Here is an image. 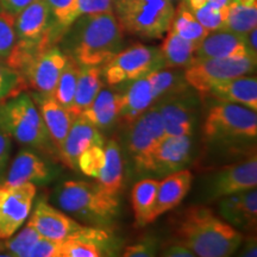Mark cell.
Returning <instances> with one entry per match:
<instances>
[{
  "mask_svg": "<svg viewBox=\"0 0 257 257\" xmlns=\"http://www.w3.org/2000/svg\"><path fill=\"white\" fill-rule=\"evenodd\" d=\"M41 234L35 230V227L30 224H27L17 234H12L4 243L5 251L10 252L9 256L27 257L34 244L41 238Z\"/></svg>",
  "mask_w": 257,
  "mask_h": 257,
  "instance_id": "obj_34",
  "label": "cell"
},
{
  "mask_svg": "<svg viewBox=\"0 0 257 257\" xmlns=\"http://www.w3.org/2000/svg\"><path fill=\"white\" fill-rule=\"evenodd\" d=\"M105 249L86 239L61 240V257H100Z\"/></svg>",
  "mask_w": 257,
  "mask_h": 257,
  "instance_id": "obj_36",
  "label": "cell"
},
{
  "mask_svg": "<svg viewBox=\"0 0 257 257\" xmlns=\"http://www.w3.org/2000/svg\"><path fill=\"white\" fill-rule=\"evenodd\" d=\"M157 189H159V181L154 179H144L135 185L131 193V200H133L136 226H147L148 224H152L155 220L154 210H155Z\"/></svg>",
  "mask_w": 257,
  "mask_h": 257,
  "instance_id": "obj_27",
  "label": "cell"
},
{
  "mask_svg": "<svg viewBox=\"0 0 257 257\" xmlns=\"http://www.w3.org/2000/svg\"><path fill=\"white\" fill-rule=\"evenodd\" d=\"M221 218L227 223L243 230H252L257 223L256 188L221 198L219 205Z\"/></svg>",
  "mask_w": 257,
  "mask_h": 257,
  "instance_id": "obj_18",
  "label": "cell"
},
{
  "mask_svg": "<svg viewBox=\"0 0 257 257\" xmlns=\"http://www.w3.org/2000/svg\"><path fill=\"white\" fill-rule=\"evenodd\" d=\"M119 106L120 93L108 88H101L92 104L79 115L88 120L96 128L104 130L112 126L118 120Z\"/></svg>",
  "mask_w": 257,
  "mask_h": 257,
  "instance_id": "obj_25",
  "label": "cell"
},
{
  "mask_svg": "<svg viewBox=\"0 0 257 257\" xmlns=\"http://www.w3.org/2000/svg\"><path fill=\"white\" fill-rule=\"evenodd\" d=\"M34 0H0V6L4 11L17 16L22 10L30 5Z\"/></svg>",
  "mask_w": 257,
  "mask_h": 257,
  "instance_id": "obj_44",
  "label": "cell"
},
{
  "mask_svg": "<svg viewBox=\"0 0 257 257\" xmlns=\"http://www.w3.org/2000/svg\"><path fill=\"white\" fill-rule=\"evenodd\" d=\"M162 256L168 257H193L195 256L194 252L191 249H188L184 243L180 242L179 239L170 240V242L166 243L162 248Z\"/></svg>",
  "mask_w": 257,
  "mask_h": 257,
  "instance_id": "obj_42",
  "label": "cell"
},
{
  "mask_svg": "<svg viewBox=\"0 0 257 257\" xmlns=\"http://www.w3.org/2000/svg\"><path fill=\"white\" fill-rule=\"evenodd\" d=\"M49 179L50 172L47 163L37 154L29 150H22L12 161L3 186L15 187L27 182L43 184Z\"/></svg>",
  "mask_w": 257,
  "mask_h": 257,
  "instance_id": "obj_22",
  "label": "cell"
},
{
  "mask_svg": "<svg viewBox=\"0 0 257 257\" xmlns=\"http://www.w3.org/2000/svg\"><path fill=\"white\" fill-rule=\"evenodd\" d=\"M204 135L210 141L255 140L257 136L256 111L239 104L218 101L206 115Z\"/></svg>",
  "mask_w": 257,
  "mask_h": 257,
  "instance_id": "obj_6",
  "label": "cell"
},
{
  "mask_svg": "<svg viewBox=\"0 0 257 257\" xmlns=\"http://www.w3.org/2000/svg\"><path fill=\"white\" fill-rule=\"evenodd\" d=\"M105 143L104 137L94 125L76 115L64 138L59 154L62 162L70 169L78 168L79 157L93 146H101Z\"/></svg>",
  "mask_w": 257,
  "mask_h": 257,
  "instance_id": "obj_15",
  "label": "cell"
},
{
  "mask_svg": "<svg viewBox=\"0 0 257 257\" xmlns=\"http://www.w3.org/2000/svg\"><path fill=\"white\" fill-rule=\"evenodd\" d=\"M195 59H252L245 36L227 30L212 31L195 51Z\"/></svg>",
  "mask_w": 257,
  "mask_h": 257,
  "instance_id": "obj_16",
  "label": "cell"
},
{
  "mask_svg": "<svg viewBox=\"0 0 257 257\" xmlns=\"http://www.w3.org/2000/svg\"><path fill=\"white\" fill-rule=\"evenodd\" d=\"M112 11L123 31L157 40L168 32L175 6L170 0H112Z\"/></svg>",
  "mask_w": 257,
  "mask_h": 257,
  "instance_id": "obj_4",
  "label": "cell"
},
{
  "mask_svg": "<svg viewBox=\"0 0 257 257\" xmlns=\"http://www.w3.org/2000/svg\"><path fill=\"white\" fill-rule=\"evenodd\" d=\"M63 35L67 55L80 66H104L124 44V31L113 11L81 16Z\"/></svg>",
  "mask_w": 257,
  "mask_h": 257,
  "instance_id": "obj_1",
  "label": "cell"
},
{
  "mask_svg": "<svg viewBox=\"0 0 257 257\" xmlns=\"http://www.w3.org/2000/svg\"><path fill=\"white\" fill-rule=\"evenodd\" d=\"M78 168L112 195H118L123 186V159L114 140L86 150L79 157Z\"/></svg>",
  "mask_w": 257,
  "mask_h": 257,
  "instance_id": "obj_8",
  "label": "cell"
},
{
  "mask_svg": "<svg viewBox=\"0 0 257 257\" xmlns=\"http://www.w3.org/2000/svg\"><path fill=\"white\" fill-rule=\"evenodd\" d=\"M152 87L155 101L169 96L185 94L191 86L185 80L184 73L173 72L169 69H157L146 76Z\"/></svg>",
  "mask_w": 257,
  "mask_h": 257,
  "instance_id": "obj_29",
  "label": "cell"
},
{
  "mask_svg": "<svg viewBox=\"0 0 257 257\" xmlns=\"http://www.w3.org/2000/svg\"><path fill=\"white\" fill-rule=\"evenodd\" d=\"M191 136H166L154 156V172L170 174L187 165L191 159Z\"/></svg>",
  "mask_w": 257,
  "mask_h": 257,
  "instance_id": "obj_20",
  "label": "cell"
},
{
  "mask_svg": "<svg viewBox=\"0 0 257 257\" xmlns=\"http://www.w3.org/2000/svg\"><path fill=\"white\" fill-rule=\"evenodd\" d=\"M74 2L75 0H46L51 17H53L57 27L63 31V34L66 31L64 24H66L67 16H68V12L73 6Z\"/></svg>",
  "mask_w": 257,
  "mask_h": 257,
  "instance_id": "obj_40",
  "label": "cell"
},
{
  "mask_svg": "<svg viewBox=\"0 0 257 257\" xmlns=\"http://www.w3.org/2000/svg\"><path fill=\"white\" fill-rule=\"evenodd\" d=\"M170 2H172V3H173V4H175V3H178V2H179V0H170Z\"/></svg>",
  "mask_w": 257,
  "mask_h": 257,
  "instance_id": "obj_49",
  "label": "cell"
},
{
  "mask_svg": "<svg viewBox=\"0 0 257 257\" xmlns=\"http://www.w3.org/2000/svg\"><path fill=\"white\" fill-rule=\"evenodd\" d=\"M244 36H245L246 46H248L250 53L252 54L253 57H256L257 59V42H256L257 30H256V28L252 29L251 31H249L248 34L244 35Z\"/></svg>",
  "mask_w": 257,
  "mask_h": 257,
  "instance_id": "obj_46",
  "label": "cell"
},
{
  "mask_svg": "<svg viewBox=\"0 0 257 257\" xmlns=\"http://www.w3.org/2000/svg\"><path fill=\"white\" fill-rule=\"evenodd\" d=\"M208 2L217 6H227L232 0H208Z\"/></svg>",
  "mask_w": 257,
  "mask_h": 257,
  "instance_id": "obj_47",
  "label": "cell"
},
{
  "mask_svg": "<svg viewBox=\"0 0 257 257\" xmlns=\"http://www.w3.org/2000/svg\"><path fill=\"white\" fill-rule=\"evenodd\" d=\"M165 68L159 47L135 44L115 54L101 69L108 85L115 86L126 81L146 78L154 70Z\"/></svg>",
  "mask_w": 257,
  "mask_h": 257,
  "instance_id": "obj_7",
  "label": "cell"
},
{
  "mask_svg": "<svg viewBox=\"0 0 257 257\" xmlns=\"http://www.w3.org/2000/svg\"><path fill=\"white\" fill-rule=\"evenodd\" d=\"M256 69L252 59H195L184 72L185 80L201 98L213 86L238 76L250 75Z\"/></svg>",
  "mask_w": 257,
  "mask_h": 257,
  "instance_id": "obj_9",
  "label": "cell"
},
{
  "mask_svg": "<svg viewBox=\"0 0 257 257\" xmlns=\"http://www.w3.org/2000/svg\"><path fill=\"white\" fill-rule=\"evenodd\" d=\"M198 47L169 28L167 37L160 47L165 68H187L195 61Z\"/></svg>",
  "mask_w": 257,
  "mask_h": 257,
  "instance_id": "obj_28",
  "label": "cell"
},
{
  "mask_svg": "<svg viewBox=\"0 0 257 257\" xmlns=\"http://www.w3.org/2000/svg\"><path fill=\"white\" fill-rule=\"evenodd\" d=\"M101 76L102 73L99 67L80 66L73 104L68 108L74 117L79 115L85 108H87L100 92L102 88Z\"/></svg>",
  "mask_w": 257,
  "mask_h": 257,
  "instance_id": "obj_26",
  "label": "cell"
},
{
  "mask_svg": "<svg viewBox=\"0 0 257 257\" xmlns=\"http://www.w3.org/2000/svg\"><path fill=\"white\" fill-rule=\"evenodd\" d=\"M27 257H61V242L41 237L29 250Z\"/></svg>",
  "mask_w": 257,
  "mask_h": 257,
  "instance_id": "obj_39",
  "label": "cell"
},
{
  "mask_svg": "<svg viewBox=\"0 0 257 257\" xmlns=\"http://www.w3.org/2000/svg\"><path fill=\"white\" fill-rule=\"evenodd\" d=\"M112 11V0H75L66 19V30L75 19L85 15Z\"/></svg>",
  "mask_w": 257,
  "mask_h": 257,
  "instance_id": "obj_37",
  "label": "cell"
},
{
  "mask_svg": "<svg viewBox=\"0 0 257 257\" xmlns=\"http://www.w3.org/2000/svg\"><path fill=\"white\" fill-rule=\"evenodd\" d=\"M182 95L161 99L157 104L166 136H192L194 114Z\"/></svg>",
  "mask_w": 257,
  "mask_h": 257,
  "instance_id": "obj_19",
  "label": "cell"
},
{
  "mask_svg": "<svg viewBox=\"0 0 257 257\" xmlns=\"http://www.w3.org/2000/svg\"><path fill=\"white\" fill-rule=\"evenodd\" d=\"M175 238L200 257L231 256L243 242L236 227L205 206H191L184 211L176 225Z\"/></svg>",
  "mask_w": 257,
  "mask_h": 257,
  "instance_id": "obj_2",
  "label": "cell"
},
{
  "mask_svg": "<svg viewBox=\"0 0 257 257\" xmlns=\"http://www.w3.org/2000/svg\"><path fill=\"white\" fill-rule=\"evenodd\" d=\"M32 99L37 105L42 119L50 136L51 143L59 150L75 117L70 113L68 108L61 105L53 94L36 93L32 95Z\"/></svg>",
  "mask_w": 257,
  "mask_h": 257,
  "instance_id": "obj_17",
  "label": "cell"
},
{
  "mask_svg": "<svg viewBox=\"0 0 257 257\" xmlns=\"http://www.w3.org/2000/svg\"><path fill=\"white\" fill-rule=\"evenodd\" d=\"M36 191L32 182L15 187L0 186V239L10 238L25 223L31 213Z\"/></svg>",
  "mask_w": 257,
  "mask_h": 257,
  "instance_id": "obj_11",
  "label": "cell"
},
{
  "mask_svg": "<svg viewBox=\"0 0 257 257\" xmlns=\"http://www.w3.org/2000/svg\"><path fill=\"white\" fill-rule=\"evenodd\" d=\"M204 98L221 102H232L257 111V80L255 76H238L213 86Z\"/></svg>",
  "mask_w": 257,
  "mask_h": 257,
  "instance_id": "obj_21",
  "label": "cell"
},
{
  "mask_svg": "<svg viewBox=\"0 0 257 257\" xmlns=\"http://www.w3.org/2000/svg\"><path fill=\"white\" fill-rule=\"evenodd\" d=\"M11 152V137L0 128V172L8 162Z\"/></svg>",
  "mask_w": 257,
  "mask_h": 257,
  "instance_id": "obj_43",
  "label": "cell"
},
{
  "mask_svg": "<svg viewBox=\"0 0 257 257\" xmlns=\"http://www.w3.org/2000/svg\"><path fill=\"white\" fill-rule=\"evenodd\" d=\"M25 87L21 73L0 59V101L18 94Z\"/></svg>",
  "mask_w": 257,
  "mask_h": 257,
  "instance_id": "obj_35",
  "label": "cell"
},
{
  "mask_svg": "<svg viewBox=\"0 0 257 257\" xmlns=\"http://www.w3.org/2000/svg\"><path fill=\"white\" fill-rule=\"evenodd\" d=\"M257 185V160L234 163L221 168L212 179L210 195L213 199L227 197L236 193L256 188Z\"/></svg>",
  "mask_w": 257,
  "mask_h": 257,
  "instance_id": "obj_14",
  "label": "cell"
},
{
  "mask_svg": "<svg viewBox=\"0 0 257 257\" xmlns=\"http://www.w3.org/2000/svg\"><path fill=\"white\" fill-rule=\"evenodd\" d=\"M28 223L42 237L56 242L76 238L85 226L43 200L37 202Z\"/></svg>",
  "mask_w": 257,
  "mask_h": 257,
  "instance_id": "obj_13",
  "label": "cell"
},
{
  "mask_svg": "<svg viewBox=\"0 0 257 257\" xmlns=\"http://www.w3.org/2000/svg\"><path fill=\"white\" fill-rule=\"evenodd\" d=\"M16 16L0 11V59H6L16 43Z\"/></svg>",
  "mask_w": 257,
  "mask_h": 257,
  "instance_id": "obj_38",
  "label": "cell"
},
{
  "mask_svg": "<svg viewBox=\"0 0 257 257\" xmlns=\"http://www.w3.org/2000/svg\"><path fill=\"white\" fill-rule=\"evenodd\" d=\"M0 128L23 146L49 150L50 136L37 105L28 93H18L0 104Z\"/></svg>",
  "mask_w": 257,
  "mask_h": 257,
  "instance_id": "obj_5",
  "label": "cell"
},
{
  "mask_svg": "<svg viewBox=\"0 0 257 257\" xmlns=\"http://www.w3.org/2000/svg\"><path fill=\"white\" fill-rule=\"evenodd\" d=\"M170 29L197 47L200 46L202 40L210 34V31H207L199 23L198 19L182 2H180L179 8L175 11Z\"/></svg>",
  "mask_w": 257,
  "mask_h": 257,
  "instance_id": "obj_31",
  "label": "cell"
},
{
  "mask_svg": "<svg viewBox=\"0 0 257 257\" xmlns=\"http://www.w3.org/2000/svg\"><path fill=\"white\" fill-rule=\"evenodd\" d=\"M242 2H248V0H242Z\"/></svg>",
  "mask_w": 257,
  "mask_h": 257,
  "instance_id": "obj_50",
  "label": "cell"
},
{
  "mask_svg": "<svg viewBox=\"0 0 257 257\" xmlns=\"http://www.w3.org/2000/svg\"><path fill=\"white\" fill-rule=\"evenodd\" d=\"M192 181V173L187 169H180L170 173L167 178L159 182L154 218L156 219L157 217L180 205L191 189Z\"/></svg>",
  "mask_w": 257,
  "mask_h": 257,
  "instance_id": "obj_23",
  "label": "cell"
},
{
  "mask_svg": "<svg viewBox=\"0 0 257 257\" xmlns=\"http://www.w3.org/2000/svg\"><path fill=\"white\" fill-rule=\"evenodd\" d=\"M156 255L155 243L152 240H144V242H138L131 245H127L124 249V257H152Z\"/></svg>",
  "mask_w": 257,
  "mask_h": 257,
  "instance_id": "obj_41",
  "label": "cell"
},
{
  "mask_svg": "<svg viewBox=\"0 0 257 257\" xmlns=\"http://www.w3.org/2000/svg\"><path fill=\"white\" fill-rule=\"evenodd\" d=\"M79 72L80 64L73 57L68 56L66 66L63 67L62 72L60 74V78L57 80L56 87L53 93L54 98L67 108H69L73 104Z\"/></svg>",
  "mask_w": 257,
  "mask_h": 257,
  "instance_id": "obj_32",
  "label": "cell"
},
{
  "mask_svg": "<svg viewBox=\"0 0 257 257\" xmlns=\"http://www.w3.org/2000/svg\"><path fill=\"white\" fill-rule=\"evenodd\" d=\"M257 25V0H232L227 5V18L224 30L245 35Z\"/></svg>",
  "mask_w": 257,
  "mask_h": 257,
  "instance_id": "obj_30",
  "label": "cell"
},
{
  "mask_svg": "<svg viewBox=\"0 0 257 257\" xmlns=\"http://www.w3.org/2000/svg\"><path fill=\"white\" fill-rule=\"evenodd\" d=\"M2 240V239H0ZM5 251V244L3 243V242H0V255H3L2 252H4Z\"/></svg>",
  "mask_w": 257,
  "mask_h": 257,
  "instance_id": "obj_48",
  "label": "cell"
},
{
  "mask_svg": "<svg viewBox=\"0 0 257 257\" xmlns=\"http://www.w3.org/2000/svg\"><path fill=\"white\" fill-rule=\"evenodd\" d=\"M191 12L207 31L224 30L227 18V6H217L207 2Z\"/></svg>",
  "mask_w": 257,
  "mask_h": 257,
  "instance_id": "obj_33",
  "label": "cell"
},
{
  "mask_svg": "<svg viewBox=\"0 0 257 257\" xmlns=\"http://www.w3.org/2000/svg\"><path fill=\"white\" fill-rule=\"evenodd\" d=\"M256 246L257 244L255 237H249V238L245 240V243H243L242 252H240L239 255L244 257H256Z\"/></svg>",
  "mask_w": 257,
  "mask_h": 257,
  "instance_id": "obj_45",
  "label": "cell"
},
{
  "mask_svg": "<svg viewBox=\"0 0 257 257\" xmlns=\"http://www.w3.org/2000/svg\"><path fill=\"white\" fill-rule=\"evenodd\" d=\"M61 210L92 226L108 225L117 217V195L106 192L98 184L86 181H67L56 192Z\"/></svg>",
  "mask_w": 257,
  "mask_h": 257,
  "instance_id": "obj_3",
  "label": "cell"
},
{
  "mask_svg": "<svg viewBox=\"0 0 257 257\" xmlns=\"http://www.w3.org/2000/svg\"><path fill=\"white\" fill-rule=\"evenodd\" d=\"M155 101L150 83L146 78L135 80L126 91L120 94L118 120L131 125Z\"/></svg>",
  "mask_w": 257,
  "mask_h": 257,
  "instance_id": "obj_24",
  "label": "cell"
},
{
  "mask_svg": "<svg viewBox=\"0 0 257 257\" xmlns=\"http://www.w3.org/2000/svg\"><path fill=\"white\" fill-rule=\"evenodd\" d=\"M67 60L68 55L55 46L41 51L21 72L25 87L37 93L53 94Z\"/></svg>",
  "mask_w": 257,
  "mask_h": 257,
  "instance_id": "obj_12",
  "label": "cell"
},
{
  "mask_svg": "<svg viewBox=\"0 0 257 257\" xmlns=\"http://www.w3.org/2000/svg\"><path fill=\"white\" fill-rule=\"evenodd\" d=\"M165 137V126L157 105L148 108L131 124L128 150L137 170L142 173L154 172V156Z\"/></svg>",
  "mask_w": 257,
  "mask_h": 257,
  "instance_id": "obj_10",
  "label": "cell"
}]
</instances>
